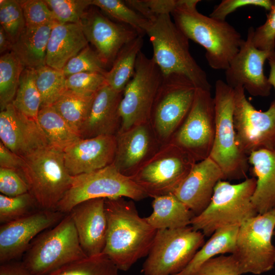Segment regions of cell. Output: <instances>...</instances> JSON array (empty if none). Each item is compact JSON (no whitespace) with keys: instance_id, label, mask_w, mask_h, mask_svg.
<instances>
[{"instance_id":"1","label":"cell","mask_w":275,"mask_h":275,"mask_svg":"<svg viewBox=\"0 0 275 275\" xmlns=\"http://www.w3.org/2000/svg\"><path fill=\"white\" fill-rule=\"evenodd\" d=\"M105 209L107 230L102 254L119 270L127 271L147 256L157 230L140 216L132 200L105 199Z\"/></svg>"},{"instance_id":"2","label":"cell","mask_w":275,"mask_h":275,"mask_svg":"<svg viewBox=\"0 0 275 275\" xmlns=\"http://www.w3.org/2000/svg\"><path fill=\"white\" fill-rule=\"evenodd\" d=\"M200 2L178 0L171 15L176 25L188 40L205 48V57L210 67L215 70H226L243 39L226 20L200 13L197 9Z\"/></svg>"},{"instance_id":"3","label":"cell","mask_w":275,"mask_h":275,"mask_svg":"<svg viewBox=\"0 0 275 275\" xmlns=\"http://www.w3.org/2000/svg\"><path fill=\"white\" fill-rule=\"evenodd\" d=\"M171 15L159 16L147 32L153 47L152 59L164 76L181 74L189 79L197 88L211 90L206 72L190 52L188 39Z\"/></svg>"},{"instance_id":"4","label":"cell","mask_w":275,"mask_h":275,"mask_svg":"<svg viewBox=\"0 0 275 275\" xmlns=\"http://www.w3.org/2000/svg\"><path fill=\"white\" fill-rule=\"evenodd\" d=\"M256 184L255 177L246 178L237 184L219 180L210 203L193 218L191 227L207 237L224 227H240L258 214L252 202Z\"/></svg>"},{"instance_id":"5","label":"cell","mask_w":275,"mask_h":275,"mask_svg":"<svg viewBox=\"0 0 275 275\" xmlns=\"http://www.w3.org/2000/svg\"><path fill=\"white\" fill-rule=\"evenodd\" d=\"M87 257L68 213L32 241L21 263L32 275H47Z\"/></svg>"},{"instance_id":"6","label":"cell","mask_w":275,"mask_h":275,"mask_svg":"<svg viewBox=\"0 0 275 275\" xmlns=\"http://www.w3.org/2000/svg\"><path fill=\"white\" fill-rule=\"evenodd\" d=\"M22 158L19 171L29 193L41 209L56 210L73 179L66 168L63 151L48 145Z\"/></svg>"},{"instance_id":"7","label":"cell","mask_w":275,"mask_h":275,"mask_svg":"<svg viewBox=\"0 0 275 275\" xmlns=\"http://www.w3.org/2000/svg\"><path fill=\"white\" fill-rule=\"evenodd\" d=\"M214 101L215 133L209 155L221 168L224 180L246 177L248 157L238 145L233 121L234 90L221 79L216 81Z\"/></svg>"},{"instance_id":"8","label":"cell","mask_w":275,"mask_h":275,"mask_svg":"<svg viewBox=\"0 0 275 275\" xmlns=\"http://www.w3.org/2000/svg\"><path fill=\"white\" fill-rule=\"evenodd\" d=\"M205 236L190 226L158 230L144 262V275H175L182 271L205 243Z\"/></svg>"},{"instance_id":"9","label":"cell","mask_w":275,"mask_h":275,"mask_svg":"<svg viewBox=\"0 0 275 275\" xmlns=\"http://www.w3.org/2000/svg\"><path fill=\"white\" fill-rule=\"evenodd\" d=\"M148 197L142 188L130 177L121 174L112 164L90 173L73 176L70 187L56 210L68 214L77 204L91 199L123 197L140 201Z\"/></svg>"},{"instance_id":"10","label":"cell","mask_w":275,"mask_h":275,"mask_svg":"<svg viewBox=\"0 0 275 275\" xmlns=\"http://www.w3.org/2000/svg\"><path fill=\"white\" fill-rule=\"evenodd\" d=\"M196 89L194 83L183 75H163L150 119L162 145L169 143L184 120L193 104Z\"/></svg>"},{"instance_id":"11","label":"cell","mask_w":275,"mask_h":275,"mask_svg":"<svg viewBox=\"0 0 275 275\" xmlns=\"http://www.w3.org/2000/svg\"><path fill=\"white\" fill-rule=\"evenodd\" d=\"M275 229V209L249 219L239 228L232 254L240 274H261L274 267L275 246L272 237Z\"/></svg>"},{"instance_id":"12","label":"cell","mask_w":275,"mask_h":275,"mask_svg":"<svg viewBox=\"0 0 275 275\" xmlns=\"http://www.w3.org/2000/svg\"><path fill=\"white\" fill-rule=\"evenodd\" d=\"M196 162L187 152L169 142L130 178L148 197L174 194Z\"/></svg>"},{"instance_id":"13","label":"cell","mask_w":275,"mask_h":275,"mask_svg":"<svg viewBox=\"0 0 275 275\" xmlns=\"http://www.w3.org/2000/svg\"><path fill=\"white\" fill-rule=\"evenodd\" d=\"M163 77L153 60L141 51L134 75L123 92L119 108L122 121L119 131L150 122L152 106Z\"/></svg>"},{"instance_id":"14","label":"cell","mask_w":275,"mask_h":275,"mask_svg":"<svg viewBox=\"0 0 275 275\" xmlns=\"http://www.w3.org/2000/svg\"><path fill=\"white\" fill-rule=\"evenodd\" d=\"M214 98L211 90L197 88L191 107L169 142L190 154L197 162L209 156L215 133Z\"/></svg>"},{"instance_id":"15","label":"cell","mask_w":275,"mask_h":275,"mask_svg":"<svg viewBox=\"0 0 275 275\" xmlns=\"http://www.w3.org/2000/svg\"><path fill=\"white\" fill-rule=\"evenodd\" d=\"M234 90L233 121L240 149L248 157L260 149L271 150L275 142V100L266 111H258L248 100L242 86Z\"/></svg>"},{"instance_id":"16","label":"cell","mask_w":275,"mask_h":275,"mask_svg":"<svg viewBox=\"0 0 275 275\" xmlns=\"http://www.w3.org/2000/svg\"><path fill=\"white\" fill-rule=\"evenodd\" d=\"M254 28L250 26L245 40L225 70L226 82L232 88L242 86L253 96L267 97L272 88L263 66L270 52L257 48L253 42Z\"/></svg>"},{"instance_id":"17","label":"cell","mask_w":275,"mask_h":275,"mask_svg":"<svg viewBox=\"0 0 275 275\" xmlns=\"http://www.w3.org/2000/svg\"><path fill=\"white\" fill-rule=\"evenodd\" d=\"M56 210L40 209L0 226V263L23 256L32 241L41 232L58 224L66 215Z\"/></svg>"},{"instance_id":"18","label":"cell","mask_w":275,"mask_h":275,"mask_svg":"<svg viewBox=\"0 0 275 275\" xmlns=\"http://www.w3.org/2000/svg\"><path fill=\"white\" fill-rule=\"evenodd\" d=\"M80 24L106 67L112 66L123 46L140 36L131 27L113 22L94 8L87 10Z\"/></svg>"},{"instance_id":"19","label":"cell","mask_w":275,"mask_h":275,"mask_svg":"<svg viewBox=\"0 0 275 275\" xmlns=\"http://www.w3.org/2000/svg\"><path fill=\"white\" fill-rule=\"evenodd\" d=\"M114 166L122 175L131 177L162 146L149 122L134 126L115 135Z\"/></svg>"},{"instance_id":"20","label":"cell","mask_w":275,"mask_h":275,"mask_svg":"<svg viewBox=\"0 0 275 275\" xmlns=\"http://www.w3.org/2000/svg\"><path fill=\"white\" fill-rule=\"evenodd\" d=\"M0 139L21 157L49 145L38 121L19 112L12 103L1 111Z\"/></svg>"},{"instance_id":"21","label":"cell","mask_w":275,"mask_h":275,"mask_svg":"<svg viewBox=\"0 0 275 275\" xmlns=\"http://www.w3.org/2000/svg\"><path fill=\"white\" fill-rule=\"evenodd\" d=\"M116 148L115 135L80 138L63 150L66 168L72 176L102 169L113 163Z\"/></svg>"},{"instance_id":"22","label":"cell","mask_w":275,"mask_h":275,"mask_svg":"<svg viewBox=\"0 0 275 275\" xmlns=\"http://www.w3.org/2000/svg\"><path fill=\"white\" fill-rule=\"evenodd\" d=\"M74 222L80 245L88 257L102 254L106 243L107 221L105 199L84 201L69 213Z\"/></svg>"},{"instance_id":"23","label":"cell","mask_w":275,"mask_h":275,"mask_svg":"<svg viewBox=\"0 0 275 275\" xmlns=\"http://www.w3.org/2000/svg\"><path fill=\"white\" fill-rule=\"evenodd\" d=\"M224 176L209 157L197 162L174 194L197 215L209 205L214 188Z\"/></svg>"},{"instance_id":"24","label":"cell","mask_w":275,"mask_h":275,"mask_svg":"<svg viewBox=\"0 0 275 275\" xmlns=\"http://www.w3.org/2000/svg\"><path fill=\"white\" fill-rule=\"evenodd\" d=\"M123 92L106 84L95 94L87 118L79 135L81 139L100 135H116L121 128L119 108Z\"/></svg>"},{"instance_id":"25","label":"cell","mask_w":275,"mask_h":275,"mask_svg":"<svg viewBox=\"0 0 275 275\" xmlns=\"http://www.w3.org/2000/svg\"><path fill=\"white\" fill-rule=\"evenodd\" d=\"M88 43L80 23L55 22L47 43L46 65L62 70L71 58L88 45Z\"/></svg>"},{"instance_id":"26","label":"cell","mask_w":275,"mask_h":275,"mask_svg":"<svg viewBox=\"0 0 275 275\" xmlns=\"http://www.w3.org/2000/svg\"><path fill=\"white\" fill-rule=\"evenodd\" d=\"M248 161L256 179L252 202L258 214H264L275 209V153L260 149L251 153Z\"/></svg>"},{"instance_id":"27","label":"cell","mask_w":275,"mask_h":275,"mask_svg":"<svg viewBox=\"0 0 275 275\" xmlns=\"http://www.w3.org/2000/svg\"><path fill=\"white\" fill-rule=\"evenodd\" d=\"M152 213L146 218L155 229H173L188 226L195 213L174 194L153 198Z\"/></svg>"},{"instance_id":"28","label":"cell","mask_w":275,"mask_h":275,"mask_svg":"<svg viewBox=\"0 0 275 275\" xmlns=\"http://www.w3.org/2000/svg\"><path fill=\"white\" fill-rule=\"evenodd\" d=\"M25 27L13 43L12 50L25 68L36 69L46 65L47 46L53 24Z\"/></svg>"},{"instance_id":"29","label":"cell","mask_w":275,"mask_h":275,"mask_svg":"<svg viewBox=\"0 0 275 275\" xmlns=\"http://www.w3.org/2000/svg\"><path fill=\"white\" fill-rule=\"evenodd\" d=\"M239 226H229L215 231L197 251L187 266L175 275H194L201 266L218 255L232 254L235 250Z\"/></svg>"},{"instance_id":"30","label":"cell","mask_w":275,"mask_h":275,"mask_svg":"<svg viewBox=\"0 0 275 275\" xmlns=\"http://www.w3.org/2000/svg\"><path fill=\"white\" fill-rule=\"evenodd\" d=\"M143 45L139 36L120 50L110 70L105 74L107 85L115 91L123 92L135 72L136 59Z\"/></svg>"},{"instance_id":"31","label":"cell","mask_w":275,"mask_h":275,"mask_svg":"<svg viewBox=\"0 0 275 275\" xmlns=\"http://www.w3.org/2000/svg\"><path fill=\"white\" fill-rule=\"evenodd\" d=\"M37 121L50 146L63 151L80 139L52 106L41 108Z\"/></svg>"},{"instance_id":"32","label":"cell","mask_w":275,"mask_h":275,"mask_svg":"<svg viewBox=\"0 0 275 275\" xmlns=\"http://www.w3.org/2000/svg\"><path fill=\"white\" fill-rule=\"evenodd\" d=\"M94 95H85L67 89L51 106L79 134L80 129L89 114Z\"/></svg>"},{"instance_id":"33","label":"cell","mask_w":275,"mask_h":275,"mask_svg":"<svg viewBox=\"0 0 275 275\" xmlns=\"http://www.w3.org/2000/svg\"><path fill=\"white\" fill-rule=\"evenodd\" d=\"M24 68L19 59L12 51L1 56V111L12 103L18 88L21 74Z\"/></svg>"},{"instance_id":"34","label":"cell","mask_w":275,"mask_h":275,"mask_svg":"<svg viewBox=\"0 0 275 275\" xmlns=\"http://www.w3.org/2000/svg\"><path fill=\"white\" fill-rule=\"evenodd\" d=\"M12 103L25 116L37 120L41 99L36 84L35 69L24 68L22 71Z\"/></svg>"},{"instance_id":"35","label":"cell","mask_w":275,"mask_h":275,"mask_svg":"<svg viewBox=\"0 0 275 275\" xmlns=\"http://www.w3.org/2000/svg\"><path fill=\"white\" fill-rule=\"evenodd\" d=\"M35 81L41 99V108L49 106L67 90L62 70L46 65L35 69Z\"/></svg>"},{"instance_id":"36","label":"cell","mask_w":275,"mask_h":275,"mask_svg":"<svg viewBox=\"0 0 275 275\" xmlns=\"http://www.w3.org/2000/svg\"><path fill=\"white\" fill-rule=\"evenodd\" d=\"M92 6L99 8L119 23L134 29L142 36L147 32L152 22L120 0H92Z\"/></svg>"},{"instance_id":"37","label":"cell","mask_w":275,"mask_h":275,"mask_svg":"<svg viewBox=\"0 0 275 275\" xmlns=\"http://www.w3.org/2000/svg\"><path fill=\"white\" fill-rule=\"evenodd\" d=\"M119 269L105 255L87 257L47 275H119Z\"/></svg>"},{"instance_id":"38","label":"cell","mask_w":275,"mask_h":275,"mask_svg":"<svg viewBox=\"0 0 275 275\" xmlns=\"http://www.w3.org/2000/svg\"><path fill=\"white\" fill-rule=\"evenodd\" d=\"M40 209L29 192L15 197L0 195L1 224L16 221Z\"/></svg>"},{"instance_id":"39","label":"cell","mask_w":275,"mask_h":275,"mask_svg":"<svg viewBox=\"0 0 275 275\" xmlns=\"http://www.w3.org/2000/svg\"><path fill=\"white\" fill-rule=\"evenodd\" d=\"M106 66L98 53L89 45L71 58L64 66L62 71L68 77L81 72H98L105 74Z\"/></svg>"},{"instance_id":"40","label":"cell","mask_w":275,"mask_h":275,"mask_svg":"<svg viewBox=\"0 0 275 275\" xmlns=\"http://www.w3.org/2000/svg\"><path fill=\"white\" fill-rule=\"evenodd\" d=\"M59 23H80L92 0H44Z\"/></svg>"},{"instance_id":"41","label":"cell","mask_w":275,"mask_h":275,"mask_svg":"<svg viewBox=\"0 0 275 275\" xmlns=\"http://www.w3.org/2000/svg\"><path fill=\"white\" fill-rule=\"evenodd\" d=\"M0 22L14 43L26 27L19 1H0Z\"/></svg>"},{"instance_id":"42","label":"cell","mask_w":275,"mask_h":275,"mask_svg":"<svg viewBox=\"0 0 275 275\" xmlns=\"http://www.w3.org/2000/svg\"><path fill=\"white\" fill-rule=\"evenodd\" d=\"M25 26L36 28L57 22L53 13L44 1H19Z\"/></svg>"},{"instance_id":"43","label":"cell","mask_w":275,"mask_h":275,"mask_svg":"<svg viewBox=\"0 0 275 275\" xmlns=\"http://www.w3.org/2000/svg\"><path fill=\"white\" fill-rule=\"evenodd\" d=\"M107 84L104 74L81 72L67 77L68 90L85 95H93Z\"/></svg>"},{"instance_id":"44","label":"cell","mask_w":275,"mask_h":275,"mask_svg":"<svg viewBox=\"0 0 275 275\" xmlns=\"http://www.w3.org/2000/svg\"><path fill=\"white\" fill-rule=\"evenodd\" d=\"M253 42L258 49L272 53L275 51V0L264 23L254 30Z\"/></svg>"},{"instance_id":"45","label":"cell","mask_w":275,"mask_h":275,"mask_svg":"<svg viewBox=\"0 0 275 275\" xmlns=\"http://www.w3.org/2000/svg\"><path fill=\"white\" fill-rule=\"evenodd\" d=\"M194 275H240L237 263L233 256L221 255L203 263Z\"/></svg>"},{"instance_id":"46","label":"cell","mask_w":275,"mask_h":275,"mask_svg":"<svg viewBox=\"0 0 275 275\" xmlns=\"http://www.w3.org/2000/svg\"><path fill=\"white\" fill-rule=\"evenodd\" d=\"M0 191L8 197H15L29 192L28 184L18 170L0 168Z\"/></svg>"},{"instance_id":"47","label":"cell","mask_w":275,"mask_h":275,"mask_svg":"<svg viewBox=\"0 0 275 275\" xmlns=\"http://www.w3.org/2000/svg\"><path fill=\"white\" fill-rule=\"evenodd\" d=\"M272 4L271 0H223L215 6L209 16L218 20H226L227 16L238 8L254 6L269 11Z\"/></svg>"},{"instance_id":"48","label":"cell","mask_w":275,"mask_h":275,"mask_svg":"<svg viewBox=\"0 0 275 275\" xmlns=\"http://www.w3.org/2000/svg\"><path fill=\"white\" fill-rule=\"evenodd\" d=\"M23 162L22 157L12 151L0 142V168L19 171Z\"/></svg>"},{"instance_id":"49","label":"cell","mask_w":275,"mask_h":275,"mask_svg":"<svg viewBox=\"0 0 275 275\" xmlns=\"http://www.w3.org/2000/svg\"><path fill=\"white\" fill-rule=\"evenodd\" d=\"M178 0H144L151 14L156 18L165 14L171 15Z\"/></svg>"},{"instance_id":"50","label":"cell","mask_w":275,"mask_h":275,"mask_svg":"<svg viewBox=\"0 0 275 275\" xmlns=\"http://www.w3.org/2000/svg\"><path fill=\"white\" fill-rule=\"evenodd\" d=\"M0 275H32L21 262L14 261L1 264Z\"/></svg>"},{"instance_id":"51","label":"cell","mask_w":275,"mask_h":275,"mask_svg":"<svg viewBox=\"0 0 275 275\" xmlns=\"http://www.w3.org/2000/svg\"><path fill=\"white\" fill-rule=\"evenodd\" d=\"M13 41L4 29L0 26V52L3 53L8 50H12Z\"/></svg>"},{"instance_id":"52","label":"cell","mask_w":275,"mask_h":275,"mask_svg":"<svg viewBox=\"0 0 275 275\" xmlns=\"http://www.w3.org/2000/svg\"><path fill=\"white\" fill-rule=\"evenodd\" d=\"M267 60L270 66L268 79L271 87L275 90V51L270 53Z\"/></svg>"},{"instance_id":"53","label":"cell","mask_w":275,"mask_h":275,"mask_svg":"<svg viewBox=\"0 0 275 275\" xmlns=\"http://www.w3.org/2000/svg\"><path fill=\"white\" fill-rule=\"evenodd\" d=\"M271 150L274 152V153H275V142H274V143L273 145V147H272V148L271 149Z\"/></svg>"},{"instance_id":"54","label":"cell","mask_w":275,"mask_h":275,"mask_svg":"<svg viewBox=\"0 0 275 275\" xmlns=\"http://www.w3.org/2000/svg\"><path fill=\"white\" fill-rule=\"evenodd\" d=\"M273 236H275V230H274V231L273 232Z\"/></svg>"}]
</instances>
